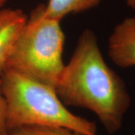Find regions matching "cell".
<instances>
[{
    "label": "cell",
    "instance_id": "6da1fadb",
    "mask_svg": "<svg viewBox=\"0 0 135 135\" xmlns=\"http://www.w3.org/2000/svg\"><path fill=\"white\" fill-rule=\"evenodd\" d=\"M55 90L65 106L94 113L109 134L120 130L131 101L124 80L108 66L89 29L80 34Z\"/></svg>",
    "mask_w": 135,
    "mask_h": 135
},
{
    "label": "cell",
    "instance_id": "7a4b0ae2",
    "mask_svg": "<svg viewBox=\"0 0 135 135\" xmlns=\"http://www.w3.org/2000/svg\"><path fill=\"white\" fill-rule=\"evenodd\" d=\"M0 79L6 103L7 131L41 126L98 135L95 122L68 110L53 87L11 70H7Z\"/></svg>",
    "mask_w": 135,
    "mask_h": 135
},
{
    "label": "cell",
    "instance_id": "3957f363",
    "mask_svg": "<svg viewBox=\"0 0 135 135\" xmlns=\"http://www.w3.org/2000/svg\"><path fill=\"white\" fill-rule=\"evenodd\" d=\"M45 5L36 6L27 18L10 56L7 70L55 86L65 67V35L61 20L45 15Z\"/></svg>",
    "mask_w": 135,
    "mask_h": 135
},
{
    "label": "cell",
    "instance_id": "277c9868",
    "mask_svg": "<svg viewBox=\"0 0 135 135\" xmlns=\"http://www.w3.org/2000/svg\"><path fill=\"white\" fill-rule=\"evenodd\" d=\"M108 55L118 67L135 66V17H127L114 27L108 40Z\"/></svg>",
    "mask_w": 135,
    "mask_h": 135
},
{
    "label": "cell",
    "instance_id": "5b68a950",
    "mask_svg": "<svg viewBox=\"0 0 135 135\" xmlns=\"http://www.w3.org/2000/svg\"><path fill=\"white\" fill-rule=\"evenodd\" d=\"M28 17L18 8H0V78L7 71V64Z\"/></svg>",
    "mask_w": 135,
    "mask_h": 135
},
{
    "label": "cell",
    "instance_id": "8992f818",
    "mask_svg": "<svg viewBox=\"0 0 135 135\" xmlns=\"http://www.w3.org/2000/svg\"><path fill=\"white\" fill-rule=\"evenodd\" d=\"M102 0H48L45 5V15L62 20L67 15L83 12L96 7Z\"/></svg>",
    "mask_w": 135,
    "mask_h": 135
},
{
    "label": "cell",
    "instance_id": "52a82bcc",
    "mask_svg": "<svg viewBox=\"0 0 135 135\" xmlns=\"http://www.w3.org/2000/svg\"><path fill=\"white\" fill-rule=\"evenodd\" d=\"M1 135H86L61 127L29 126L7 131Z\"/></svg>",
    "mask_w": 135,
    "mask_h": 135
},
{
    "label": "cell",
    "instance_id": "ba28073f",
    "mask_svg": "<svg viewBox=\"0 0 135 135\" xmlns=\"http://www.w3.org/2000/svg\"><path fill=\"white\" fill-rule=\"evenodd\" d=\"M7 131L6 126V103L2 93L0 79V135Z\"/></svg>",
    "mask_w": 135,
    "mask_h": 135
},
{
    "label": "cell",
    "instance_id": "9c48e42d",
    "mask_svg": "<svg viewBox=\"0 0 135 135\" xmlns=\"http://www.w3.org/2000/svg\"><path fill=\"white\" fill-rule=\"evenodd\" d=\"M125 2L129 8L135 10V0H125Z\"/></svg>",
    "mask_w": 135,
    "mask_h": 135
},
{
    "label": "cell",
    "instance_id": "30bf717a",
    "mask_svg": "<svg viewBox=\"0 0 135 135\" xmlns=\"http://www.w3.org/2000/svg\"><path fill=\"white\" fill-rule=\"evenodd\" d=\"M8 1V0H0V8H2Z\"/></svg>",
    "mask_w": 135,
    "mask_h": 135
}]
</instances>
